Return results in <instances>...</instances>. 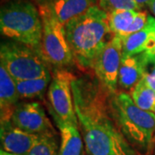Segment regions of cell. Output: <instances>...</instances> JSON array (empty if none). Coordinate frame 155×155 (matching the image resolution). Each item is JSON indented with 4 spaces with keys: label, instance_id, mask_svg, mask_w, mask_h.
<instances>
[{
    "label": "cell",
    "instance_id": "2e32d148",
    "mask_svg": "<svg viewBox=\"0 0 155 155\" xmlns=\"http://www.w3.org/2000/svg\"><path fill=\"white\" fill-rule=\"evenodd\" d=\"M138 11L116 10L108 13V20L111 32L121 38L129 35Z\"/></svg>",
    "mask_w": 155,
    "mask_h": 155
},
{
    "label": "cell",
    "instance_id": "9a60e30c",
    "mask_svg": "<svg viewBox=\"0 0 155 155\" xmlns=\"http://www.w3.org/2000/svg\"><path fill=\"white\" fill-rule=\"evenodd\" d=\"M51 73L47 72L41 77L16 81L19 97L22 99L42 98L52 81Z\"/></svg>",
    "mask_w": 155,
    "mask_h": 155
},
{
    "label": "cell",
    "instance_id": "3957f363",
    "mask_svg": "<svg viewBox=\"0 0 155 155\" xmlns=\"http://www.w3.org/2000/svg\"><path fill=\"white\" fill-rule=\"evenodd\" d=\"M112 101L117 123L130 140L147 145L155 136V114L140 109L126 92H119Z\"/></svg>",
    "mask_w": 155,
    "mask_h": 155
},
{
    "label": "cell",
    "instance_id": "e0dca14e",
    "mask_svg": "<svg viewBox=\"0 0 155 155\" xmlns=\"http://www.w3.org/2000/svg\"><path fill=\"white\" fill-rule=\"evenodd\" d=\"M130 97L140 109L153 112L155 110V91L145 83L144 79L134 87L130 91Z\"/></svg>",
    "mask_w": 155,
    "mask_h": 155
},
{
    "label": "cell",
    "instance_id": "ba28073f",
    "mask_svg": "<svg viewBox=\"0 0 155 155\" xmlns=\"http://www.w3.org/2000/svg\"><path fill=\"white\" fill-rule=\"evenodd\" d=\"M11 122L14 126L34 134L54 132L49 119L38 103H20L12 114Z\"/></svg>",
    "mask_w": 155,
    "mask_h": 155
},
{
    "label": "cell",
    "instance_id": "5bb4252c",
    "mask_svg": "<svg viewBox=\"0 0 155 155\" xmlns=\"http://www.w3.org/2000/svg\"><path fill=\"white\" fill-rule=\"evenodd\" d=\"M61 134V144L58 155H84L83 140L75 125L58 126Z\"/></svg>",
    "mask_w": 155,
    "mask_h": 155
},
{
    "label": "cell",
    "instance_id": "52a82bcc",
    "mask_svg": "<svg viewBox=\"0 0 155 155\" xmlns=\"http://www.w3.org/2000/svg\"><path fill=\"white\" fill-rule=\"evenodd\" d=\"M122 59V40L121 37L114 35L101 49L91 67L98 81L111 94L116 92Z\"/></svg>",
    "mask_w": 155,
    "mask_h": 155
},
{
    "label": "cell",
    "instance_id": "8992f818",
    "mask_svg": "<svg viewBox=\"0 0 155 155\" xmlns=\"http://www.w3.org/2000/svg\"><path fill=\"white\" fill-rule=\"evenodd\" d=\"M74 76L65 69H56L48 91L52 115L57 126L69 124L78 126L74 101H72V82Z\"/></svg>",
    "mask_w": 155,
    "mask_h": 155
},
{
    "label": "cell",
    "instance_id": "7a4b0ae2",
    "mask_svg": "<svg viewBox=\"0 0 155 155\" xmlns=\"http://www.w3.org/2000/svg\"><path fill=\"white\" fill-rule=\"evenodd\" d=\"M0 30L4 36L28 46L41 54L42 22L39 9L32 3L16 0L3 5Z\"/></svg>",
    "mask_w": 155,
    "mask_h": 155
},
{
    "label": "cell",
    "instance_id": "4316f807",
    "mask_svg": "<svg viewBox=\"0 0 155 155\" xmlns=\"http://www.w3.org/2000/svg\"><path fill=\"white\" fill-rule=\"evenodd\" d=\"M86 154H87V155H91V154H90L89 153H86Z\"/></svg>",
    "mask_w": 155,
    "mask_h": 155
},
{
    "label": "cell",
    "instance_id": "8fae6325",
    "mask_svg": "<svg viewBox=\"0 0 155 155\" xmlns=\"http://www.w3.org/2000/svg\"><path fill=\"white\" fill-rule=\"evenodd\" d=\"M122 40V55H135L155 47V18L148 16L144 28Z\"/></svg>",
    "mask_w": 155,
    "mask_h": 155
},
{
    "label": "cell",
    "instance_id": "6da1fadb",
    "mask_svg": "<svg viewBox=\"0 0 155 155\" xmlns=\"http://www.w3.org/2000/svg\"><path fill=\"white\" fill-rule=\"evenodd\" d=\"M74 62L82 69L91 68L101 49L115 35L111 32L108 13L94 6L65 24Z\"/></svg>",
    "mask_w": 155,
    "mask_h": 155
},
{
    "label": "cell",
    "instance_id": "d6986e66",
    "mask_svg": "<svg viewBox=\"0 0 155 155\" xmlns=\"http://www.w3.org/2000/svg\"><path fill=\"white\" fill-rule=\"evenodd\" d=\"M98 6L107 13L116 10L139 11L134 0H99Z\"/></svg>",
    "mask_w": 155,
    "mask_h": 155
},
{
    "label": "cell",
    "instance_id": "9c48e42d",
    "mask_svg": "<svg viewBox=\"0 0 155 155\" xmlns=\"http://www.w3.org/2000/svg\"><path fill=\"white\" fill-rule=\"evenodd\" d=\"M41 137L18 128L11 121L1 122V150L15 155H28L29 151Z\"/></svg>",
    "mask_w": 155,
    "mask_h": 155
},
{
    "label": "cell",
    "instance_id": "603a6c76",
    "mask_svg": "<svg viewBox=\"0 0 155 155\" xmlns=\"http://www.w3.org/2000/svg\"><path fill=\"white\" fill-rule=\"evenodd\" d=\"M110 155H128L127 153V147H119L113 153Z\"/></svg>",
    "mask_w": 155,
    "mask_h": 155
},
{
    "label": "cell",
    "instance_id": "4fadbf2b",
    "mask_svg": "<svg viewBox=\"0 0 155 155\" xmlns=\"http://www.w3.org/2000/svg\"><path fill=\"white\" fill-rule=\"evenodd\" d=\"M98 5L99 0H54L49 5L43 6H46L50 13L65 25L71 19Z\"/></svg>",
    "mask_w": 155,
    "mask_h": 155
},
{
    "label": "cell",
    "instance_id": "d4e9b609",
    "mask_svg": "<svg viewBox=\"0 0 155 155\" xmlns=\"http://www.w3.org/2000/svg\"><path fill=\"white\" fill-rule=\"evenodd\" d=\"M53 1H54V0H36V2H37L39 6L49 5L50 3H52Z\"/></svg>",
    "mask_w": 155,
    "mask_h": 155
},
{
    "label": "cell",
    "instance_id": "ffe728a7",
    "mask_svg": "<svg viewBox=\"0 0 155 155\" xmlns=\"http://www.w3.org/2000/svg\"><path fill=\"white\" fill-rule=\"evenodd\" d=\"M144 81L150 88L155 91V64L153 70L150 72H147V75L145 76Z\"/></svg>",
    "mask_w": 155,
    "mask_h": 155
},
{
    "label": "cell",
    "instance_id": "7c38bea8",
    "mask_svg": "<svg viewBox=\"0 0 155 155\" xmlns=\"http://www.w3.org/2000/svg\"><path fill=\"white\" fill-rule=\"evenodd\" d=\"M19 94L16 81L0 65V119L1 122L11 120L12 114L18 104Z\"/></svg>",
    "mask_w": 155,
    "mask_h": 155
},
{
    "label": "cell",
    "instance_id": "277c9868",
    "mask_svg": "<svg viewBox=\"0 0 155 155\" xmlns=\"http://www.w3.org/2000/svg\"><path fill=\"white\" fill-rule=\"evenodd\" d=\"M0 65L15 81L35 78L49 72L48 65L40 53L13 41H2Z\"/></svg>",
    "mask_w": 155,
    "mask_h": 155
},
{
    "label": "cell",
    "instance_id": "7402d4cb",
    "mask_svg": "<svg viewBox=\"0 0 155 155\" xmlns=\"http://www.w3.org/2000/svg\"><path fill=\"white\" fill-rule=\"evenodd\" d=\"M134 1L138 7L139 11H141L142 8H144L145 6H147L151 0H134Z\"/></svg>",
    "mask_w": 155,
    "mask_h": 155
},
{
    "label": "cell",
    "instance_id": "ac0fdd59",
    "mask_svg": "<svg viewBox=\"0 0 155 155\" xmlns=\"http://www.w3.org/2000/svg\"><path fill=\"white\" fill-rule=\"evenodd\" d=\"M59 148L55 132H50L41 135L28 155H58Z\"/></svg>",
    "mask_w": 155,
    "mask_h": 155
},
{
    "label": "cell",
    "instance_id": "83f0119b",
    "mask_svg": "<svg viewBox=\"0 0 155 155\" xmlns=\"http://www.w3.org/2000/svg\"><path fill=\"white\" fill-rule=\"evenodd\" d=\"M153 113H154V114H155V110H154V111H153Z\"/></svg>",
    "mask_w": 155,
    "mask_h": 155
},
{
    "label": "cell",
    "instance_id": "30bf717a",
    "mask_svg": "<svg viewBox=\"0 0 155 155\" xmlns=\"http://www.w3.org/2000/svg\"><path fill=\"white\" fill-rule=\"evenodd\" d=\"M148 63L143 54L122 55L118 73V85L123 90L131 91L147 75Z\"/></svg>",
    "mask_w": 155,
    "mask_h": 155
},
{
    "label": "cell",
    "instance_id": "44dd1931",
    "mask_svg": "<svg viewBox=\"0 0 155 155\" xmlns=\"http://www.w3.org/2000/svg\"><path fill=\"white\" fill-rule=\"evenodd\" d=\"M143 55H144L146 61H147L148 65L151 63H153L155 64V47L153 49L149 50V51H147L145 53H142Z\"/></svg>",
    "mask_w": 155,
    "mask_h": 155
},
{
    "label": "cell",
    "instance_id": "5b68a950",
    "mask_svg": "<svg viewBox=\"0 0 155 155\" xmlns=\"http://www.w3.org/2000/svg\"><path fill=\"white\" fill-rule=\"evenodd\" d=\"M42 22L41 54L48 65L57 69L72 66L74 62L68 44L65 25L54 17L46 6H39Z\"/></svg>",
    "mask_w": 155,
    "mask_h": 155
},
{
    "label": "cell",
    "instance_id": "484cf974",
    "mask_svg": "<svg viewBox=\"0 0 155 155\" xmlns=\"http://www.w3.org/2000/svg\"><path fill=\"white\" fill-rule=\"evenodd\" d=\"M0 155H15V154H11V153H6L4 150H1L0 151Z\"/></svg>",
    "mask_w": 155,
    "mask_h": 155
},
{
    "label": "cell",
    "instance_id": "cb8c5ba5",
    "mask_svg": "<svg viewBox=\"0 0 155 155\" xmlns=\"http://www.w3.org/2000/svg\"><path fill=\"white\" fill-rule=\"evenodd\" d=\"M148 8H149L150 11L155 16V0H151L149 2V4L147 5Z\"/></svg>",
    "mask_w": 155,
    "mask_h": 155
}]
</instances>
